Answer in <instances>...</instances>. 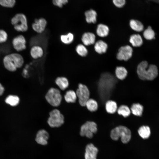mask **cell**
I'll list each match as a JSON object with an SVG mask.
<instances>
[{
	"label": "cell",
	"instance_id": "cell-2",
	"mask_svg": "<svg viewBox=\"0 0 159 159\" xmlns=\"http://www.w3.org/2000/svg\"><path fill=\"white\" fill-rule=\"evenodd\" d=\"M4 68L10 72H14L21 68L24 65L23 57L18 53H12L5 55L3 59Z\"/></svg>",
	"mask_w": 159,
	"mask_h": 159
},
{
	"label": "cell",
	"instance_id": "cell-22",
	"mask_svg": "<svg viewBox=\"0 0 159 159\" xmlns=\"http://www.w3.org/2000/svg\"><path fill=\"white\" fill-rule=\"evenodd\" d=\"M64 98L67 103H74L76 102L77 97L75 92L73 90H69L66 92Z\"/></svg>",
	"mask_w": 159,
	"mask_h": 159
},
{
	"label": "cell",
	"instance_id": "cell-24",
	"mask_svg": "<svg viewBox=\"0 0 159 159\" xmlns=\"http://www.w3.org/2000/svg\"><path fill=\"white\" fill-rule=\"evenodd\" d=\"M115 72L116 77L121 80H123L126 78L128 73L126 69L122 66L117 67Z\"/></svg>",
	"mask_w": 159,
	"mask_h": 159
},
{
	"label": "cell",
	"instance_id": "cell-29",
	"mask_svg": "<svg viewBox=\"0 0 159 159\" xmlns=\"http://www.w3.org/2000/svg\"><path fill=\"white\" fill-rule=\"evenodd\" d=\"M74 39V35L71 32L61 35L60 37V39L61 42L66 44H69L72 43Z\"/></svg>",
	"mask_w": 159,
	"mask_h": 159
},
{
	"label": "cell",
	"instance_id": "cell-15",
	"mask_svg": "<svg viewBox=\"0 0 159 159\" xmlns=\"http://www.w3.org/2000/svg\"><path fill=\"white\" fill-rule=\"evenodd\" d=\"M95 37L94 33L90 32H86L82 34L81 40L84 45L88 46L95 43Z\"/></svg>",
	"mask_w": 159,
	"mask_h": 159
},
{
	"label": "cell",
	"instance_id": "cell-11",
	"mask_svg": "<svg viewBox=\"0 0 159 159\" xmlns=\"http://www.w3.org/2000/svg\"><path fill=\"white\" fill-rule=\"evenodd\" d=\"M47 25V21L44 18L36 19L32 24V27L33 30L39 34L42 33L45 30Z\"/></svg>",
	"mask_w": 159,
	"mask_h": 159
},
{
	"label": "cell",
	"instance_id": "cell-5",
	"mask_svg": "<svg viewBox=\"0 0 159 159\" xmlns=\"http://www.w3.org/2000/svg\"><path fill=\"white\" fill-rule=\"evenodd\" d=\"M47 102L51 105L54 107L59 106L61 104L62 97L60 90L54 87L50 88L45 96Z\"/></svg>",
	"mask_w": 159,
	"mask_h": 159
},
{
	"label": "cell",
	"instance_id": "cell-18",
	"mask_svg": "<svg viewBox=\"0 0 159 159\" xmlns=\"http://www.w3.org/2000/svg\"><path fill=\"white\" fill-rule=\"evenodd\" d=\"M109 32V29L107 25L101 23L97 26L96 32L99 37H106L108 35Z\"/></svg>",
	"mask_w": 159,
	"mask_h": 159
},
{
	"label": "cell",
	"instance_id": "cell-6",
	"mask_svg": "<svg viewBox=\"0 0 159 159\" xmlns=\"http://www.w3.org/2000/svg\"><path fill=\"white\" fill-rule=\"evenodd\" d=\"M47 122L52 127H58L61 126L64 122V117L60 111L54 109L49 113Z\"/></svg>",
	"mask_w": 159,
	"mask_h": 159
},
{
	"label": "cell",
	"instance_id": "cell-9",
	"mask_svg": "<svg viewBox=\"0 0 159 159\" xmlns=\"http://www.w3.org/2000/svg\"><path fill=\"white\" fill-rule=\"evenodd\" d=\"M11 42L13 48L17 52H21L26 49V39L22 35H19L14 37Z\"/></svg>",
	"mask_w": 159,
	"mask_h": 159
},
{
	"label": "cell",
	"instance_id": "cell-19",
	"mask_svg": "<svg viewBox=\"0 0 159 159\" xmlns=\"http://www.w3.org/2000/svg\"><path fill=\"white\" fill-rule=\"evenodd\" d=\"M55 83L59 88L64 90L67 89L69 86V82L68 79L64 77H59L55 80Z\"/></svg>",
	"mask_w": 159,
	"mask_h": 159
},
{
	"label": "cell",
	"instance_id": "cell-26",
	"mask_svg": "<svg viewBox=\"0 0 159 159\" xmlns=\"http://www.w3.org/2000/svg\"><path fill=\"white\" fill-rule=\"evenodd\" d=\"M143 110V106L138 103L133 104L130 109L132 113L134 115L137 116H140L142 115Z\"/></svg>",
	"mask_w": 159,
	"mask_h": 159
},
{
	"label": "cell",
	"instance_id": "cell-3",
	"mask_svg": "<svg viewBox=\"0 0 159 159\" xmlns=\"http://www.w3.org/2000/svg\"><path fill=\"white\" fill-rule=\"evenodd\" d=\"M110 136L112 140L115 141L118 140L120 137L122 142L125 144L130 141L131 133L130 130L126 127L120 125L111 130Z\"/></svg>",
	"mask_w": 159,
	"mask_h": 159
},
{
	"label": "cell",
	"instance_id": "cell-23",
	"mask_svg": "<svg viewBox=\"0 0 159 159\" xmlns=\"http://www.w3.org/2000/svg\"><path fill=\"white\" fill-rule=\"evenodd\" d=\"M129 25L132 29L137 32H141L144 29V26L142 22L136 19H131L130 21Z\"/></svg>",
	"mask_w": 159,
	"mask_h": 159
},
{
	"label": "cell",
	"instance_id": "cell-17",
	"mask_svg": "<svg viewBox=\"0 0 159 159\" xmlns=\"http://www.w3.org/2000/svg\"><path fill=\"white\" fill-rule=\"evenodd\" d=\"M94 48L97 53L102 54L106 52L108 48V45L104 41L99 40L95 43Z\"/></svg>",
	"mask_w": 159,
	"mask_h": 159
},
{
	"label": "cell",
	"instance_id": "cell-34",
	"mask_svg": "<svg viewBox=\"0 0 159 159\" xmlns=\"http://www.w3.org/2000/svg\"><path fill=\"white\" fill-rule=\"evenodd\" d=\"M8 34L4 29H0V44L4 43L8 40Z\"/></svg>",
	"mask_w": 159,
	"mask_h": 159
},
{
	"label": "cell",
	"instance_id": "cell-12",
	"mask_svg": "<svg viewBox=\"0 0 159 159\" xmlns=\"http://www.w3.org/2000/svg\"><path fill=\"white\" fill-rule=\"evenodd\" d=\"M85 151V159H97L98 150L93 144H87L86 147Z\"/></svg>",
	"mask_w": 159,
	"mask_h": 159
},
{
	"label": "cell",
	"instance_id": "cell-21",
	"mask_svg": "<svg viewBox=\"0 0 159 159\" xmlns=\"http://www.w3.org/2000/svg\"><path fill=\"white\" fill-rule=\"evenodd\" d=\"M129 42L133 47L140 46L143 43V40L141 36L138 34H134L130 36Z\"/></svg>",
	"mask_w": 159,
	"mask_h": 159
},
{
	"label": "cell",
	"instance_id": "cell-4",
	"mask_svg": "<svg viewBox=\"0 0 159 159\" xmlns=\"http://www.w3.org/2000/svg\"><path fill=\"white\" fill-rule=\"evenodd\" d=\"M11 22L14 29L19 32H25L28 29L27 18L23 13L16 14L11 19Z\"/></svg>",
	"mask_w": 159,
	"mask_h": 159
},
{
	"label": "cell",
	"instance_id": "cell-14",
	"mask_svg": "<svg viewBox=\"0 0 159 159\" xmlns=\"http://www.w3.org/2000/svg\"><path fill=\"white\" fill-rule=\"evenodd\" d=\"M31 57L34 59H37L42 57L44 54L43 48L39 45H34L31 48L30 50Z\"/></svg>",
	"mask_w": 159,
	"mask_h": 159
},
{
	"label": "cell",
	"instance_id": "cell-31",
	"mask_svg": "<svg viewBox=\"0 0 159 159\" xmlns=\"http://www.w3.org/2000/svg\"><path fill=\"white\" fill-rule=\"evenodd\" d=\"M75 51L78 55L82 57L86 56L88 53V50L83 44H79L76 47Z\"/></svg>",
	"mask_w": 159,
	"mask_h": 159
},
{
	"label": "cell",
	"instance_id": "cell-10",
	"mask_svg": "<svg viewBox=\"0 0 159 159\" xmlns=\"http://www.w3.org/2000/svg\"><path fill=\"white\" fill-rule=\"evenodd\" d=\"M97 130V125L95 122L92 121H87L81 126L80 135L82 136H84L88 132H91L93 134L95 133Z\"/></svg>",
	"mask_w": 159,
	"mask_h": 159
},
{
	"label": "cell",
	"instance_id": "cell-33",
	"mask_svg": "<svg viewBox=\"0 0 159 159\" xmlns=\"http://www.w3.org/2000/svg\"><path fill=\"white\" fill-rule=\"evenodd\" d=\"M15 3V0H0V5L6 7L12 8Z\"/></svg>",
	"mask_w": 159,
	"mask_h": 159
},
{
	"label": "cell",
	"instance_id": "cell-38",
	"mask_svg": "<svg viewBox=\"0 0 159 159\" xmlns=\"http://www.w3.org/2000/svg\"><path fill=\"white\" fill-rule=\"evenodd\" d=\"M24 69L25 70H24L23 71V74L24 75V77H26L28 75V74H27L28 72L27 71H26V69Z\"/></svg>",
	"mask_w": 159,
	"mask_h": 159
},
{
	"label": "cell",
	"instance_id": "cell-32",
	"mask_svg": "<svg viewBox=\"0 0 159 159\" xmlns=\"http://www.w3.org/2000/svg\"><path fill=\"white\" fill-rule=\"evenodd\" d=\"M143 35L144 38L148 40L154 38L155 33L150 26H149L143 32Z\"/></svg>",
	"mask_w": 159,
	"mask_h": 159
},
{
	"label": "cell",
	"instance_id": "cell-1",
	"mask_svg": "<svg viewBox=\"0 0 159 159\" xmlns=\"http://www.w3.org/2000/svg\"><path fill=\"white\" fill-rule=\"evenodd\" d=\"M158 68L156 66L150 64L149 66L148 62L144 61L138 65L137 72L139 78L142 80H151L157 76Z\"/></svg>",
	"mask_w": 159,
	"mask_h": 159
},
{
	"label": "cell",
	"instance_id": "cell-37",
	"mask_svg": "<svg viewBox=\"0 0 159 159\" xmlns=\"http://www.w3.org/2000/svg\"><path fill=\"white\" fill-rule=\"evenodd\" d=\"M5 91V88L0 82V96L2 95Z\"/></svg>",
	"mask_w": 159,
	"mask_h": 159
},
{
	"label": "cell",
	"instance_id": "cell-28",
	"mask_svg": "<svg viewBox=\"0 0 159 159\" xmlns=\"http://www.w3.org/2000/svg\"><path fill=\"white\" fill-rule=\"evenodd\" d=\"M118 114L125 118L129 116L131 113L129 107L126 105H120L117 109Z\"/></svg>",
	"mask_w": 159,
	"mask_h": 159
},
{
	"label": "cell",
	"instance_id": "cell-20",
	"mask_svg": "<svg viewBox=\"0 0 159 159\" xmlns=\"http://www.w3.org/2000/svg\"><path fill=\"white\" fill-rule=\"evenodd\" d=\"M20 101L19 97L14 95H9L5 99V103L12 107H15L18 105Z\"/></svg>",
	"mask_w": 159,
	"mask_h": 159
},
{
	"label": "cell",
	"instance_id": "cell-8",
	"mask_svg": "<svg viewBox=\"0 0 159 159\" xmlns=\"http://www.w3.org/2000/svg\"><path fill=\"white\" fill-rule=\"evenodd\" d=\"M133 49L130 45H126L120 47L118 50L116 58L119 60L127 61L132 56Z\"/></svg>",
	"mask_w": 159,
	"mask_h": 159
},
{
	"label": "cell",
	"instance_id": "cell-36",
	"mask_svg": "<svg viewBox=\"0 0 159 159\" xmlns=\"http://www.w3.org/2000/svg\"><path fill=\"white\" fill-rule=\"evenodd\" d=\"M68 2V0H52L53 4L59 8H62Z\"/></svg>",
	"mask_w": 159,
	"mask_h": 159
},
{
	"label": "cell",
	"instance_id": "cell-25",
	"mask_svg": "<svg viewBox=\"0 0 159 159\" xmlns=\"http://www.w3.org/2000/svg\"><path fill=\"white\" fill-rule=\"evenodd\" d=\"M105 110L108 113L112 114L117 110V106L116 102L112 100L107 101L105 105Z\"/></svg>",
	"mask_w": 159,
	"mask_h": 159
},
{
	"label": "cell",
	"instance_id": "cell-13",
	"mask_svg": "<svg viewBox=\"0 0 159 159\" xmlns=\"http://www.w3.org/2000/svg\"><path fill=\"white\" fill-rule=\"evenodd\" d=\"M49 135L47 131L44 129L39 130L36 134V142L39 144L45 145L47 143V140Z\"/></svg>",
	"mask_w": 159,
	"mask_h": 159
},
{
	"label": "cell",
	"instance_id": "cell-27",
	"mask_svg": "<svg viewBox=\"0 0 159 159\" xmlns=\"http://www.w3.org/2000/svg\"><path fill=\"white\" fill-rule=\"evenodd\" d=\"M139 135L143 139H147L150 137L151 131L150 128L148 126H141L138 130Z\"/></svg>",
	"mask_w": 159,
	"mask_h": 159
},
{
	"label": "cell",
	"instance_id": "cell-39",
	"mask_svg": "<svg viewBox=\"0 0 159 159\" xmlns=\"http://www.w3.org/2000/svg\"><path fill=\"white\" fill-rule=\"evenodd\" d=\"M151 1L159 3V0H151Z\"/></svg>",
	"mask_w": 159,
	"mask_h": 159
},
{
	"label": "cell",
	"instance_id": "cell-35",
	"mask_svg": "<svg viewBox=\"0 0 159 159\" xmlns=\"http://www.w3.org/2000/svg\"><path fill=\"white\" fill-rule=\"evenodd\" d=\"M112 3L117 8H122L125 5L126 0H112Z\"/></svg>",
	"mask_w": 159,
	"mask_h": 159
},
{
	"label": "cell",
	"instance_id": "cell-7",
	"mask_svg": "<svg viewBox=\"0 0 159 159\" xmlns=\"http://www.w3.org/2000/svg\"><path fill=\"white\" fill-rule=\"evenodd\" d=\"M76 93L80 105L82 107L85 106L90 97V92L87 87L85 85L79 83Z\"/></svg>",
	"mask_w": 159,
	"mask_h": 159
},
{
	"label": "cell",
	"instance_id": "cell-30",
	"mask_svg": "<svg viewBox=\"0 0 159 159\" xmlns=\"http://www.w3.org/2000/svg\"><path fill=\"white\" fill-rule=\"evenodd\" d=\"M87 110L91 112L96 111L98 108L97 102L93 99H89L86 102L85 106Z\"/></svg>",
	"mask_w": 159,
	"mask_h": 159
},
{
	"label": "cell",
	"instance_id": "cell-16",
	"mask_svg": "<svg viewBox=\"0 0 159 159\" xmlns=\"http://www.w3.org/2000/svg\"><path fill=\"white\" fill-rule=\"evenodd\" d=\"M84 15L87 23L95 24L96 22L97 14L95 10L92 9L87 10L85 11Z\"/></svg>",
	"mask_w": 159,
	"mask_h": 159
}]
</instances>
